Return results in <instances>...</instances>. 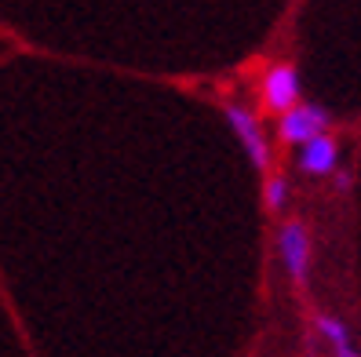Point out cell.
<instances>
[{"instance_id":"3","label":"cell","mask_w":361,"mask_h":357,"mask_svg":"<svg viewBox=\"0 0 361 357\" xmlns=\"http://www.w3.org/2000/svg\"><path fill=\"white\" fill-rule=\"evenodd\" d=\"M278 256L285 274L295 284H307L310 277V230L303 219H285L278 230Z\"/></svg>"},{"instance_id":"4","label":"cell","mask_w":361,"mask_h":357,"mask_svg":"<svg viewBox=\"0 0 361 357\" xmlns=\"http://www.w3.org/2000/svg\"><path fill=\"white\" fill-rule=\"evenodd\" d=\"M300 95H303V84H300V73H295L292 62H274L259 80V99L270 113L292 110L300 102Z\"/></svg>"},{"instance_id":"2","label":"cell","mask_w":361,"mask_h":357,"mask_svg":"<svg viewBox=\"0 0 361 357\" xmlns=\"http://www.w3.org/2000/svg\"><path fill=\"white\" fill-rule=\"evenodd\" d=\"M329 124H332V117L325 106H317V102H295L292 110L278 113V139L285 146H303L314 135H325Z\"/></svg>"},{"instance_id":"6","label":"cell","mask_w":361,"mask_h":357,"mask_svg":"<svg viewBox=\"0 0 361 357\" xmlns=\"http://www.w3.org/2000/svg\"><path fill=\"white\" fill-rule=\"evenodd\" d=\"M314 328H317V335H322V339H325L332 350H343V346H350V332H347V325L339 321V318H332V313H317Z\"/></svg>"},{"instance_id":"1","label":"cell","mask_w":361,"mask_h":357,"mask_svg":"<svg viewBox=\"0 0 361 357\" xmlns=\"http://www.w3.org/2000/svg\"><path fill=\"white\" fill-rule=\"evenodd\" d=\"M223 117L230 124V132L238 135V142L245 146L252 168H256V172H267L270 168V139H267V128H263L259 113L252 106H245L241 99H230V102H223Z\"/></svg>"},{"instance_id":"8","label":"cell","mask_w":361,"mask_h":357,"mask_svg":"<svg viewBox=\"0 0 361 357\" xmlns=\"http://www.w3.org/2000/svg\"><path fill=\"white\" fill-rule=\"evenodd\" d=\"M332 353H336V357H361V353H357L354 346H343V350H332Z\"/></svg>"},{"instance_id":"7","label":"cell","mask_w":361,"mask_h":357,"mask_svg":"<svg viewBox=\"0 0 361 357\" xmlns=\"http://www.w3.org/2000/svg\"><path fill=\"white\" fill-rule=\"evenodd\" d=\"M263 201H267V212H285L288 208V179L285 175H270L263 182Z\"/></svg>"},{"instance_id":"5","label":"cell","mask_w":361,"mask_h":357,"mask_svg":"<svg viewBox=\"0 0 361 357\" xmlns=\"http://www.w3.org/2000/svg\"><path fill=\"white\" fill-rule=\"evenodd\" d=\"M339 164V142L325 132V135H314L310 142L300 146V172L303 175H332Z\"/></svg>"}]
</instances>
